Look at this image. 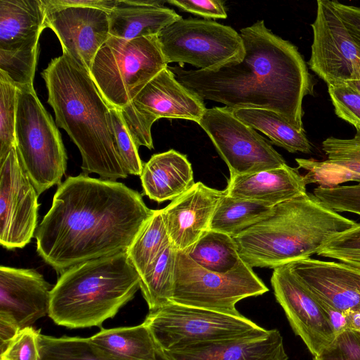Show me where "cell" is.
Returning a JSON list of instances; mask_svg holds the SVG:
<instances>
[{
	"mask_svg": "<svg viewBox=\"0 0 360 360\" xmlns=\"http://www.w3.org/2000/svg\"><path fill=\"white\" fill-rule=\"evenodd\" d=\"M140 281L127 251L77 264L53 287L48 315L68 328L101 327L134 297Z\"/></svg>",
	"mask_w": 360,
	"mask_h": 360,
	"instance_id": "cell-5",
	"label": "cell"
},
{
	"mask_svg": "<svg viewBox=\"0 0 360 360\" xmlns=\"http://www.w3.org/2000/svg\"><path fill=\"white\" fill-rule=\"evenodd\" d=\"M232 112L238 120L262 131L274 145L292 153H311L312 146L305 131H299L278 113L259 108H240Z\"/></svg>",
	"mask_w": 360,
	"mask_h": 360,
	"instance_id": "cell-27",
	"label": "cell"
},
{
	"mask_svg": "<svg viewBox=\"0 0 360 360\" xmlns=\"http://www.w3.org/2000/svg\"><path fill=\"white\" fill-rule=\"evenodd\" d=\"M165 1L117 0L108 13L110 34L131 40L157 35L167 25L182 18Z\"/></svg>",
	"mask_w": 360,
	"mask_h": 360,
	"instance_id": "cell-23",
	"label": "cell"
},
{
	"mask_svg": "<svg viewBox=\"0 0 360 360\" xmlns=\"http://www.w3.org/2000/svg\"><path fill=\"white\" fill-rule=\"evenodd\" d=\"M226 195V190L198 181L162 209L170 243L177 251H185L210 229L215 210Z\"/></svg>",
	"mask_w": 360,
	"mask_h": 360,
	"instance_id": "cell-18",
	"label": "cell"
},
{
	"mask_svg": "<svg viewBox=\"0 0 360 360\" xmlns=\"http://www.w3.org/2000/svg\"><path fill=\"white\" fill-rule=\"evenodd\" d=\"M288 266L321 301L344 314L360 312V269L311 257Z\"/></svg>",
	"mask_w": 360,
	"mask_h": 360,
	"instance_id": "cell-17",
	"label": "cell"
},
{
	"mask_svg": "<svg viewBox=\"0 0 360 360\" xmlns=\"http://www.w3.org/2000/svg\"><path fill=\"white\" fill-rule=\"evenodd\" d=\"M184 252L203 269L225 274L242 261L233 237L208 229Z\"/></svg>",
	"mask_w": 360,
	"mask_h": 360,
	"instance_id": "cell-29",
	"label": "cell"
},
{
	"mask_svg": "<svg viewBox=\"0 0 360 360\" xmlns=\"http://www.w3.org/2000/svg\"><path fill=\"white\" fill-rule=\"evenodd\" d=\"M268 291L243 260L233 270L221 274L203 269L183 251L176 252L173 302L239 316L238 302Z\"/></svg>",
	"mask_w": 360,
	"mask_h": 360,
	"instance_id": "cell-9",
	"label": "cell"
},
{
	"mask_svg": "<svg viewBox=\"0 0 360 360\" xmlns=\"http://www.w3.org/2000/svg\"><path fill=\"white\" fill-rule=\"evenodd\" d=\"M56 124L78 148L82 174L101 179H125L110 126V109L90 73L66 53L51 60L41 72Z\"/></svg>",
	"mask_w": 360,
	"mask_h": 360,
	"instance_id": "cell-3",
	"label": "cell"
},
{
	"mask_svg": "<svg viewBox=\"0 0 360 360\" xmlns=\"http://www.w3.org/2000/svg\"><path fill=\"white\" fill-rule=\"evenodd\" d=\"M271 284L294 333L316 355L336 335L319 300L288 265L274 269Z\"/></svg>",
	"mask_w": 360,
	"mask_h": 360,
	"instance_id": "cell-15",
	"label": "cell"
},
{
	"mask_svg": "<svg viewBox=\"0 0 360 360\" xmlns=\"http://www.w3.org/2000/svg\"><path fill=\"white\" fill-rule=\"evenodd\" d=\"M39 335L31 326L20 329L0 354V360H39Z\"/></svg>",
	"mask_w": 360,
	"mask_h": 360,
	"instance_id": "cell-40",
	"label": "cell"
},
{
	"mask_svg": "<svg viewBox=\"0 0 360 360\" xmlns=\"http://www.w3.org/2000/svg\"><path fill=\"white\" fill-rule=\"evenodd\" d=\"M245 48L240 62L216 70L169 67L176 79L203 101L221 103L231 110L266 109L278 113L299 131L302 101L314 85L297 48L274 34L263 20L242 28Z\"/></svg>",
	"mask_w": 360,
	"mask_h": 360,
	"instance_id": "cell-2",
	"label": "cell"
},
{
	"mask_svg": "<svg viewBox=\"0 0 360 360\" xmlns=\"http://www.w3.org/2000/svg\"><path fill=\"white\" fill-rule=\"evenodd\" d=\"M46 15L42 0H0V49L39 41Z\"/></svg>",
	"mask_w": 360,
	"mask_h": 360,
	"instance_id": "cell-25",
	"label": "cell"
},
{
	"mask_svg": "<svg viewBox=\"0 0 360 360\" xmlns=\"http://www.w3.org/2000/svg\"><path fill=\"white\" fill-rule=\"evenodd\" d=\"M143 323L162 352L264 335L269 332L242 314L232 315L173 302L150 311Z\"/></svg>",
	"mask_w": 360,
	"mask_h": 360,
	"instance_id": "cell-8",
	"label": "cell"
},
{
	"mask_svg": "<svg viewBox=\"0 0 360 360\" xmlns=\"http://www.w3.org/2000/svg\"><path fill=\"white\" fill-rule=\"evenodd\" d=\"M39 53V41L17 49H0V71L17 87H34V77Z\"/></svg>",
	"mask_w": 360,
	"mask_h": 360,
	"instance_id": "cell-33",
	"label": "cell"
},
{
	"mask_svg": "<svg viewBox=\"0 0 360 360\" xmlns=\"http://www.w3.org/2000/svg\"><path fill=\"white\" fill-rule=\"evenodd\" d=\"M39 360H129L94 343L90 338L39 337ZM158 360H168L165 356Z\"/></svg>",
	"mask_w": 360,
	"mask_h": 360,
	"instance_id": "cell-30",
	"label": "cell"
},
{
	"mask_svg": "<svg viewBox=\"0 0 360 360\" xmlns=\"http://www.w3.org/2000/svg\"><path fill=\"white\" fill-rule=\"evenodd\" d=\"M110 120L115 144L122 165L128 174H141L143 163L135 143L123 120L119 108L111 107Z\"/></svg>",
	"mask_w": 360,
	"mask_h": 360,
	"instance_id": "cell-35",
	"label": "cell"
},
{
	"mask_svg": "<svg viewBox=\"0 0 360 360\" xmlns=\"http://www.w3.org/2000/svg\"><path fill=\"white\" fill-rule=\"evenodd\" d=\"M157 37L167 63H178L181 68L188 63L199 70H216L240 62L245 55L240 34L212 20L181 18Z\"/></svg>",
	"mask_w": 360,
	"mask_h": 360,
	"instance_id": "cell-10",
	"label": "cell"
},
{
	"mask_svg": "<svg viewBox=\"0 0 360 360\" xmlns=\"http://www.w3.org/2000/svg\"><path fill=\"white\" fill-rule=\"evenodd\" d=\"M167 3L179 8L205 18L206 20L227 18L224 1L220 0H169Z\"/></svg>",
	"mask_w": 360,
	"mask_h": 360,
	"instance_id": "cell-41",
	"label": "cell"
},
{
	"mask_svg": "<svg viewBox=\"0 0 360 360\" xmlns=\"http://www.w3.org/2000/svg\"><path fill=\"white\" fill-rule=\"evenodd\" d=\"M198 124L228 166L230 176L252 174L286 165L263 136L226 107L207 108Z\"/></svg>",
	"mask_w": 360,
	"mask_h": 360,
	"instance_id": "cell-12",
	"label": "cell"
},
{
	"mask_svg": "<svg viewBox=\"0 0 360 360\" xmlns=\"http://www.w3.org/2000/svg\"><path fill=\"white\" fill-rule=\"evenodd\" d=\"M53 286L33 269L0 266V312L11 316L20 329L49 314Z\"/></svg>",
	"mask_w": 360,
	"mask_h": 360,
	"instance_id": "cell-19",
	"label": "cell"
},
{
	"mask_svg": "<svg viewBox=\"0 0 360 360\" xmlns=\"http://www.w3.org/2000/svg\"><path fill=\"white\" fill-rule=\"evenodd\" d=\"M347 83L354 86L360 92V60L355 63L353 76Z\"/></svg>",
	"mask_w": 360,
	"mask_h": 360,
	"instance_id": "cell-47",
	"label": "cell"
},
{
	"mask_svg": "<svg viewBox=\"0 0 360 360\" xmlns=\"http://www.w3.org/2000/svg\"><path fill=\"white\" fill-rule=\"evenodd\" d=\"M348 328L360 331V312L345 314Z\"/></svg>",
	"mask_w": 360,
	"mask_h": 360,
	"instance_id": "cell-46",
	"label": "cell"
},
{
	"mask_svg": "<svg viewBox=\"0 0 360 360\" xmlns=\"http://www.w3.org/2000/svg\"><path fill=\"white\" fill-rule=\"evenodd\" d=\"M153 212L140 193L121 182L82 173L68 176L35 231L37 251L61 274L127 251Z\"/></svg>",
	"mask_w": 360,
	"mask_h": 360,
	"instance_id": "cell-1",
	"label": "cell"
},
{
	"mask_svg": "<svg viewBox=\"0 0 360 360\" xmlns=\"http://www.w3.org/2000/svg\"><path fill=\"white\" fill-rule=\"evenodd\" d=\"M356 223L307 193L274 206L268 217L233 238L250 266L274 269L317 254Z\"/></svg>",
	"mask_w": 360,
	"mask_h": 360,
	"instance_id": "cell-4",
	"label": "cell"
},
{
	"mask_svg": "<svg viewBox=\"0 0 360 360\" xmlns=\"http://www.w3.org/2000/svg\"><path fill=\"white\" fill-rule=\"evenodd\" d=\"M314 356V360H360V331L344 330Z\"/></svg>",
	"mask_w": 360,
	"mask_h": 360,
	"instance_id": "cell-39",
	"label": "cell"
},
{
	"mask_svg": "<svg viewBox=\"0 0 360 360\" xmlns=\"http://www.w3.org/2000/svg\"><path fill=\"white\" fill-rule=\"evenodd\" d=\"M176 252L169 244L141 277L140 289L150 311L172 302Z\"/></svg>",
	"mask_w": 360,
	"mask_h": 360,
	"instance_id": "cell-32",
	"label": "cell"
},
{
	"mask_svg": "<svg viewBox=\"0 0 360 360\" xmlns=\"http://www.w3.org/2000/svg\"><path fill=\"white\" fill-rule=\"evenodd\" d=\"M90 338L105 349L129 360H158L164 356L143 323L131 327L103 328Z\"/></svg>",
	"mask_w": 360,
	"mask_h": 360,
	"instance_id": "cell-26",
	"label": "cell"
},
{
	"mask_svg": "<svg viewBox=\"0 0 360 360\" xmlns=\"http://www.w3.org/2000/svg\"><path fill=\"white\" fill-rule=\"evenodd\" d=\"M334 4L354 42L360 50V7L338 1H334Z\"/></svg>",
	"mask_w": 360,
	"mask_h": 360,
	"instance_id": "cell-42",
	"label": "cell"
},
{
	"mask_svg": "<svg viewBox=\"0 0 360 360\" xmlns=\"http://www.w3.org/2000/svg\"><path fill=\"white\" fill-rule=\"evenodd\" d=\"M313 193L338 212H351L360 217V184L334 187L319 186Z\"/></svg>",
	"mask_w": 360,
	"mask_h": 360,
	"instance_id": "cell-37",
	"label": "cell"
},
{
	"mask_svg": "<svg viewBox=\"0 0 360 360\" xmlns=\"http://www.w3.org/2000/svg\"><path fill=\"white\" fill-rule=\"evenodd\" d=\"M316 13L311 25L313 42L309 68L328 85L349 81L354 65L360 60V50L345 25L334 1L318 0Z\"/></svg>",
	"mask_w": 360,
	"mask_h": 360,
	"instance_id": "cell-14",
	"label": "cell"
},
{
	"mask_svg": "<svg viewBox=\"0 0 360 360\" xmlns=\"http://www.w3.org/2000/svg\"><path fill=\"white\" fill-rule=\"evenodd\" d=\"M38 193L22 168L14 147L0 160V243L22 248L37 224Z\"/></svg>",
	"mask_w": 360,
	"mask_h": 360,
	"instance_id": "cell-13",
	"label": "cell"
},
{
	"mask_svg": "<svg viewBox=\"0 0 360 360\" xmlns=\"http://www.w3.org/2000/svg\"><path fill=\"white\" fill-rule=\"evenodd\" d=\"M322 150L327 160L296 158L298 168L304 169L307 184L334 187L342 183L360 184V129L352 139L330 136L322 142Z\"/></svg>",
	"mask_w": 360,
	"mask_h": 360,
	"instance_id": "cell-22",
	"label": "cell"
},
{
	"mask_svg": "<svg viewBox=\"0 0 360 360\" xmlns=\"http://www.w3.org/2000/svg\"><path fill=\"white\" fill-rule=\"evenodd\" d=\"M170 243L162 209L154 210L130 247L127 255L141 277Z\"/></svg>",
	"mask_w": 360,
	"mask_h": 360,
	"instance_id": "cell-31",
	"label": "cell"
},
{
	"mask_svg": "<svg viewBox=\"0 0 360 360\" xmlns=\"http://www.w3.org/2000/svg\"><path fill=\"white\" fill-rule=\"evenodd\" d=\"M319 301L336 334L348 328L347 315L345 314L333 309L320 300Z\"/></svg>",
	"mask_w": 360,
	"mask_h": 360,
	"instance_id": "cell-45",
	"label": "cell"
},
{
	"mask_svg": "<svg viewBox=\"0 0 360 360\" xmlns=\"http://www.w3.org/2000/svg\"><path fill=\"white\" fill-rule=\"evenodd\" d=\"M53 7L92 8L110 12L115 6L117 0H43Z\"/></svg>",
	"mask_w": 360,
	"mask_h": 360,
	"instance_id": "cell-43",
	"label": "cell"
},
{
	"mask_svg": "<svg viewBox=\"0 0 360 360\" xmlns=\"http://www.w3.org/2000/svg\"><path fill=\"white\" fill-rule=\"evenodd\" d=\"M316 255L360 269V223L333 236Z\"/></svg>",
	"mask_w": 360,
	"mask_h": 360,
	"instance_id": "cell-36",
	"label": "cell"
},
{
	"mask_svg": "<svg viewBox=\"0 0 360 360\" xmlns=\"http://www.w3.org/2000/svg\"><path fill=\"white\" fill-rule=\"evenodd\" d=\"M140 179L143 194L158 203L172 201L195 184L187 156L173 149L153 155Z\"/></svg>",
	"mask_w": 360,
	"mask_h": 360,
	"instance_id": "cell-24",
	"label": "cell"
},
{
	"mask_svg": "<svg viewBox=\"0 0 360 360\" xmlns=\"http://www.w3.org/2000/svg\"><path fill=\"white\" fill-rule=\"evenodd\" d=\"M167 67L157 35L131 40L110 36L96 53L90 75L106 102L121 109Z\"/></svg>",
	"mask_w": 360,
	"mask_h": 360,
	"instance_id": "cell-7",
	"label": "cell"
},
{
	"mask_svg": "<svg viewBox=\"0 0 360 360\" xmlns=\"http://www.w3.org/2000/svg\"><path fill=\"white\" fill-rule=\"evenodd\" d=\"M307 183L299 168L287 164L252 174L232 176L227 195L275 206L307 193Z\"/></svg>",
	"mask_w": 360,
	"mask_h": 360,
	"instance_id": "cell-21",
	"label": "cell"
},
{
	"mask_svg": "<svg viewBox=\"0 0 360 360\" xmlns=\"http://www.w3.org/2000/svg\"><path fill=\"white\" fill-rule=\"evenodd\" d=\"M18 87L0 71V160L15 147Z\"/></svg>",
	"mask_w": 360,
	"mask_h": 360,
	"instance_id": "cell-34",
	"label": "cell"
},
{
	"mask_svg": "<svg viewBox=\"0 0 360 360\" xmlns=\"http://www.w3.org/2000/svg\"><path fill=\"white\" fill-rule=\"evenodd\" d=\"M20 328L9 315L0 312V354L7 348Z\"/></svg>",
	"mask_w": 360,
	"mask_h": 360,
	"instance_id": "cell-44",
	"label": "cell"
},
{
	"mask_svg": "<svg viewBox=\"0 0 360 360\" xmlns=\"http://www.w3.org/2000/svg\"><path fill=\"white\" fill-rule=\"evenodd\" d=\"M273 206L226 195L213 214L210 229L235 237L268 217Z\"/></svg>",
	"mask_w": 360,
	"mask_h": 360,
	"instance_id": "cell-28",
	"label": "cell"
},
{
	"mask_svg": "<svg viewBox=\"0 0 360 360\" xmlns=\"http://www.w3.org/2000/svg\"><path fill=\"white\" fill-rule=\"evenodd\" d=\"M168 360H288L283 337L277 329L264 335L193 345L163 352Z\"/></svg>",
	"mask_w": 360,
	"mask_h": 360,
	"instance_id": "cell-20",
	"label": "cell"
},
{
	"mask_svg": "<svg viewBox=\"0 0 360 360\" xmlns=\"http://www.w3.org/2000/svg\"><path fill=\"white\" fill-rule=\"evenodd\" d=\"M206 109L203 100L181 84L167 66L120 110L136 146L151 150V127L156 120L181 119L198 124Z\"/></svg>",
	"mask_w": 360,
	"mask_h": 360,
	"instance_id": "cell-11",
	"label": "cell"
},
{
	"mask_svg": "<svg viewBox=\"0 0 360 360\" xmlns=\"http://www.w3.org/2000/svg\"><path fill=\"white\" fill-rule=\"evenodd\" d=\"M43 3L46 11L45 27L54 32L63 53L90 73L96 53L110 37L108 13L92 8L53 7Z\"/></svg>",
	"mask_w": 360,
	"mask_h": 360,
	"instance_id": "cell-16",
	"label": "cell"
},
{
	"mask_svg": "<svg viewBox=\"0 0 360 360\" xmlns=\"http://www.w3.org/2000/svg\"><path fill=\"white\" fill-rule=\"evenodd\" d=\"M328 91L335 114L360 129V92L347 82L328 85Z\"/></svg>",
	"mask_w": 360,
	"mask_h": 360,
	"instance_id": "cell-38",
	"label": "cell"
},
{
	"mask_svg": "<svg viewBox=\"0 0 360 360\" xmlns=\"http://www.w3.org/2000/svg\"><path fill=\"white\" fill-rule=\"evenodd\" d=\"M15 139L20 162L38 195L60 186L67 167L66 152L34 87H18Z\"/></svg>",
	"mask_w": 360,
	"mask_h": 360,
	"instance_id": "cell-6",
	"label": "cell"
}]
</instances>
